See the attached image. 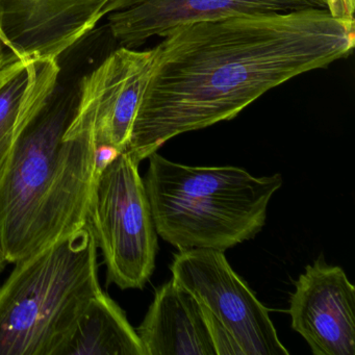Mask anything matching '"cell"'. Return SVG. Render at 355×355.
Instances as JSON below:
<instances>
[{"instance_id": "8", "label": "cell", "mask_w": 355, "mask_h": 355, "mask_svg": "<svg viewBox=\"0 0 355 355\" xmlns=\"http://www.w3.org/2000/svg\"><path fill=\"white\" fill-rule=\"evenodd\" d=\"M288 313L313 354L355 355V288L323 255L295 282Z\"/></svg>"}, {"instance_id": "5", "label": "cell", "mask_w": 355, "mask_h": 355, "mask_svg": "<svg viewBox=\"0 0 355 355\" xmlns=\"http://www.w3.org/2000/svg\"><path fill=\"white\" fill-rule=\"evenodd\" d=\"M88 223L103 252L107 284L144 288L155 271L157 232L139 164L128 153L97 175Z\"/></svg>"}, {"instance_id": "13", "label": "cell", "mask_w": 355, "mask_h": 355, "mask_svg": "<svg viewBox=\"0 0 355 355\" xmlns=\"http://www.w3.org/2000/svg\"><path fill=\"white\" fill-rule=\"evenodd\" d=\"M53 355H145L123 309L103 290L87 303Z\"/></svg>"}, {"instance_id": "6", "label": "cell", "mask_w": 355, "mask_h": 355, "mask_svg": "<svg viewBox=\"0 0 355 355\" xmlns=\"http://www.w3.org/2000/svg\"><path fill=\"white\" fill-rule=\"evenodd\" d=\"M170 269L174 282L190 293L203 315L217 322L244 355H288L269 309L215 249L178 251Z\"/></svg>"}, {"instance_id": "10", "label": "cell", "mask_w": 355, "mask_h": 355, "mask_svg": "<svg viewBox=\"0 0 355 355\" xmlns=\"http://www.w3.org/2000/svg\"><path fill=\"white\" fill-rule=\"evenodd\" d=\"M296 10L286 0H112L107 17L120 46L136 49L184 24Z\"/></svg>"}, {"instance_id": "7", "label": "cell", "mask_w": 355, "mask_h": 355, "mask_svg": "<svg viewBox=\"0 0 355 355\" xmlns=\"http://www.w3.org/2000/svg\"><path fill=\"white\" fill-rule=\"evenodd\" d=\"M112 0H0V49L59 60L109 14Z\"/></svg>"}, {"instance_id": "9", "label": "cell", "mask_w": 355, "mask_h": 355, "mask_svg": "<svg viewBox=\"0 0 355 355\" xmlns=\"http://www.w3.org/2000/svg\"><path fill=\"white\" fill-rule=\"evenodd\" d=\"M153 61V49L120 46L78 82V96L92 111L96 146L125 151Z\"/></svg>"}, {"instance_id": "12", "label": "cell", "mask_w": 355, "mask_h": 355, "mask_svg": "<svg viewBox=\"0 0 355 355\" xmlns=\"http://www.w3.org/2000/svg\"><path fill=\"white\" fill-rule=\"evenodd\" d=\"M59 60L19 59L0 49V182L18 132L60 85Z\"/></svg>"}, {"instance_id": "3", "label": "cell", "mask_w": 355, "mask_h": 355, "mask_svg": "<svg viewBox=\"0 0 355 355\" xmlns=\"http://www.w3.org/2000/svg\"><path fill=\"white\" fill-rule=\"evenodd\" d=\"M145 189L157 236L178 250L225 251L254 238L266 224L279 173L255 178L242 168L192 167L155 153Z\"/></svg>"}, {"instance_id": "14", "label": "cell", "mask_w": 355, "mask_h": 355, "mask_svg": "<svg viewBox=\"0 0 355 355\" xmlns=\"http://www.w3.org/2000/svg\"><path fill=\"white\" fill-rule=\"evenodd\" d=\"M300 9L327 11L336 19L355 21V0H286Z\"/></svg>"}, {"instance_id": "15", "label": "cell", "mask_w": 355, "mask_h": 355, "mask_svg": "<svg viewBox=\"0 0 355 355\" xmlns=\"http://www.w3.org/2000/svg\"><path fill=\"white\" fill-rule=\"evenodd\" d=\"M6 263H8V261H6L3 251L0 249V274H1V272H3V270H5Z\"/></svg>"}, {"instance_id": "2", "label": "cell", "mask_w": 355, "mask_h": 355, "mask_svg": "<svg viewBox=\"0 0 355 355\" xmlns=\"http://www.w3.org/2000/svg\"><path fill=\"white\" fill-rule=\"evenodd\" d=\"M92 111L74 87H58L18 132L0 182V249L8 263L88 222L96 182Z\"/></svg>"}, {"instance_id": "4", "label": "cell", "mask_w": 355, "mask_h": 355, "mask_svg": "<svg viewBox=\"0 0 355 355\" xmlns=\"http://www.w3.org/2000/svg\"><path fill=\"white\" fill-rule=\"evenodd\" d=\"M0 286V355H53L101 292L90 225L20 259Z\"/></svg>"}, {"instance_id": "11", "label": "cell", "mask_w": 355, "mask_h": 355, "mask_svg": "<svg viewBox=\"0 0 355 355\" xmlns=\"http://www.w3.org/2000/svg\"><path fill=\"white\" fill-rule=\"evenodd\" d=\"M136 330L145 355H216L200 305L173 278L155 291Z\"/></svg>"}, {"instance_id": "1", "label": "cell", "mask_w": 355, "mask_h": 355, "mask_svg": "<svg viewBox=\"0 0 355 355\" xmlns=\"http://www.w3.org/2000/svg\"><path fill=\"white\" fill-rule=\"evenodd\" d=\"M354 26L324 10L303 9L173 28L153 47L124 153L140 165L171 139L234 119L271 89L348 58Z\"/></svg>"}]
</instances>
